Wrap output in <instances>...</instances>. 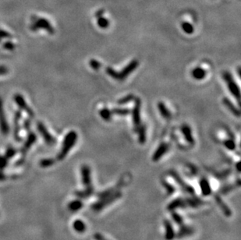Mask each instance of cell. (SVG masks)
<instances>
[{
    "instance_id": "31",
    "label": "cell",
    "mask_w": 241,
    "mask_h": 240,
    "mask_svg": "<svg viewBox=\"0 0 241 240\" xmlns=\"http://www.w3.org/2000/svg\"><path fill=\"white\" fill-rule=\"evenodd\" d=\"M112 115H113L112 111H110L108 108H103L102 110H101V112H100V115H101V118L104 120H105V121H109V120H111Z\"/></svg>"
},
{
    "instance_id": "34",
    "label": "cell",
    "mask_w": 241,
    "mask_h": 240,
    "mask_svg": "<svg viewBox=\"0 0 241 240\" xmlns=\"http://www.w3.org/2000/svg\"><path fill=\"white\" fill-rule=\"evenodd\" d=\"M112 113L118 115H127L130 113V110L127 108H114L112 111Z\"/></svg>"
},
{
    "instance_id": "10",
    "label": "cell",
    "mask_w": 241,
    "mask_h": 240,
    "mask_svg": "<svg viewBox=\"0 0 241 240\" xmlns=\"http://www.w3.org/2000/svg\"><path fill=\"white\" fill-rule=\"evenodd\" d=\"M170 175H171V176H172V177L175 179V181L176 182V183H178L180 186L181 189H184L186 193H189V194H191V195H194V188H193L192 186H190L189 184H187V183H185V182L183 180L182 178H181L179 175L177 174L176 172L171 171Z\"/></svg>"
},
{
    "instance_id": "44",
    "label": "cell",
    "mask_w": 241,
    "mask_h": 240,
    "mask_svg": "<svg viewBox=\"0 0 241 240\" xmlns=\"http://www.w3.org/2000/svg\"><path fill=\"white\" fill-rule=\"evenodd\" d=\"M7 164V158L4 157H0V170H2Z\"/></svg>"
},
{
    "instance_id": "3",
    "label": "cell",
    "mask_w": 241,
    "mask_h": 240,
    "mask_svg": "<svg viewBox=\"0 0 241 240\" xmlns=\"http://www.w3.org/2000/svg\"><path fill=\"white\" fill-rule=\"evenodd\" d=\"M223 76L230 93L237 99L238 102H239V100H240V90H239V87L237 85V83L234 81L232 74L229 72H224Z\"/></svg>"
},
{
    "instance_id": "18",
    "label": "cell",
    "mask_w": 241,
    "mask_h": 240,
    "mask_svg": "<svg viewBox=\"0 0 241 240\" xmlns=\"http://www.w3.org/2000/svg\"><path fill=\"white\" fill-rule=\"evenodd\" d=\"M21 117H22V113L20 110L15 112V115H14V138L17 141H21L20 137L19 136V132H20L19 122H20Z\"/></svg>"
},
{
    "instance_id": "8",
    "label": "cell",
    "mask_w": 241,
    "mask_h": 240,
    "mask_svg": "<svg viewBox=\"0 0 241 240\" xmlns=\"http://www.w3.org/2000/svg\"><path fill=\"white\" fill-rule=\"evenodd\" d=\"M37 126L39 133L41 134V135L42 136L43 139H44L45 141L48 144H49V145H53V144H56V139H55V137H53L50 134H49L47 128H46L45 126L42 122H38Z\"/></svg>"
},
{
    "instance_id": "50",
    "label": "cell",
    "mask_w": 241,
    "mask_h": 240,
    "mask_svg": "<svg viewBox=\"0 0 241 240\" xmlns=\"http://www.w3.org/2000/svg\"><path fill=\"white\" fill-rule=\"evenodd\" d=\"M105 240H106V239H105Z\"/></svg>"
},
{
    "instance_id": "37",
    "label": "cell",
    "mask_w": 241,
    "mask_h": 240,
    "mask_svg": "<svg viewBox=\"0 0 241 240\" xmlns=\"http://www.w3.org/2000/svg\"><path fill=\"white\" fill-rule=\"evenodd\" d=\"M89 65L90 66H91L93 69H95V70H98L101 66V63L98 62V60H96V59H91V60H90Z\"/></svg>"
},
{
    "instance_id": "17",
    "label": "cell",
    "mask_w": 241,
    "mask_h": 240,
    "mask_svg": "<svg viewBox=\"0 0 241 240\" xmlns=\"http://www.w3.org/2000/svg\"><path fill=\"white\" fill-rule=\"evenodd\" d=\"M178 208H186L185 200L184 198L178 197L176 199H173L169 204L168 205V210L170 211H173Z\"/></svg>"
},
{
    "instance_id": "43",
    "label": "cell",
    "mask_w": 241,
    "mask_h": 240,
    "mask_svg": "<svg viewBox=\"0 0 241 240\" xmlns=\"http://www.w3.org/2000/svg\"><path fill=\"white\" fill-rule=\"evenodd\" d=\"M16 153H17V151H16L15 149H14L11 147V148H9L8 150L6 151L5 157H6V158H10V157H12L13 156L16 154Z\"/></svg>"
},
{
    "instance_id": "33",
    "label": "cell",
    "mask_w": 241,
    "mask_h": 240,
    "mask_svg": "<svg viewBox=\"0 0 241 240\" xmlns=\"http://www.w3.org/2000/svg\"><path fill=\"white\" fill-rule=\"evenodd\" d=\"M134 98H135L134 95L130 94V95H127V96L120 98V99L118 101V104L119 105H125V104L128 103V102H130L131 101L134 100Z\"/></svg>"
},
{
    "instance_id": "32",
    "label": "cell",
    "mask_w": 241,
    "mask_h": 240,
    "mask_svg": "<svg viewBox=\"0 0 241 240\" xmlns=\"http://www.w3.org/2000/svg\"><path fill=\"white\" fill-rule=\"evenodd\" d=\"M171 215H172V220L174 221V222H175V223H176L177 225H179V226H180V225H182L183 224H184V219H183V218L179 215V214H177L176 212H175L173 211H172Z\"/></svg>"
},
{
    "instance_id": "36",
    "label": "cell",
    "mask_w": 241,
    "mask_h": 240,
    "mask_svg": "<svg viewBox=\"0 0 241 240\" xmlns=\"http://www.w3.org/2000/svg\"><path fill=\"white\" fill-rule=\"evenodd\" d=\"M106 73H108L109 76H111L112 78L119 80V72L116 71L114 69H113L112 67H107L106 68Z\"/></svg>"
},
{
    "instance_id": "39",
    "label": "cell",
    "mask_w": 241,
    "mask_h": 240,
    "mask_svg": "<svg viewBox=\"0 0 241 240\" xmlns=\"http://www.w3.org/2000/svg\"><path fill=\"white\" fill-rule=\"evenodd\" d=\"M162 184H163V186H165L167 193H169V195L172 194V193H173L174 192H175V188H174V186H172V185L169 184V183H167V182H165V181L162 183Z\"/></svg>"
},
{
    "instance_id": "16",
    "label": "cell",
    "mask_w": 241,
    "mask_h": 240,
    "mask_svg": "<svg viewBox=\"0 0 241 240\" xmlns=\"http://www.w3.org/2000/svg\"><path fill=\"white\" fill-rule=\"evenodd\" d=\"M200 187L203 196H207L211 193V185L205 177H202L200 180Z\"/></svg>"
},
{
    "instance_id": "28",
    "label": "cell",
    "mask_w": 241,
    "mask_h": 240,
    "mask_svg": "<svg viewBox=\"0 0 241 240\" xmlns=\"http://www.w3.org/2000/svg\"><path fill=\"white\" fill-rule=\"evenodd\" d=\"M136 132L138 134V140L139 143L141 144H143L146 141V127L144 125H140V126L139 127Z\"/></svg>"
},
{
    "instance_id": "22",
    "label": "cell",
    "mask_w": 241,
    "mask_h": 240,
    "mask_svg": "<svg viewBox=\"0 0 241 240\" xmlns=\"http://www.w3.org/2000/svg\"><path fill=\"white\" fill-rule=\"evenodd\" d=\"M94 193V187L85 188L82 191L75 192V195L77 196L79 199H86L91 196Z\"/></svg>"
},
{
    "instance_id": "21",
    "label": "cell",
    "mask_w": 241,
    "mask_h": 240,
    "mask_svg": "<svg viewBox=\"0 0 241 240\" xmlns=\"http://www.w3.org/2000/svg\"><path fill=\"white\" fill-rule=\"evenodd\" d=\"M36 140H37V136L35 135V134H34V133L32 132L29 133L27 141H26L25 144H24V147L22 148V154H25L26 153H27V150L32 146V144L35 142Z\"/></svg>"
},
{
    "instance_id": "48",
    "label": "cell",
    "mask_w": 241,
    "mask_h": 240,
    "mask_svg": "<svg viewBox=\"0 0 241 240\" xmlns=\"http://www.w3.org/2000/svg\"><path fill=\"white\" fill-rule=\"evenodd\" d=\"M236 167H237V170L238 172L240 171V168H239V162H238L237 164H236Z\"/></svg>"
},
{
    "instance_id": "19",
    "label": "cell",
    "mask_w": 241,
    "mask_h": 240,
    "mask_svg": "<svg viewBox=\"0 0 241 240\" xmlns=\"http://www.w3.org/2000/svg\"><path fill=\"white\" fill-rule=\"evenodd\" d=\"M215 199L216 203H218V205L219 206L220 209L223 211V214H224L226 217L231 216L232 215L231 210L229 209V207L225 203V202L223 201V199L221 198V196H219V195H215Z\"/></svg>"
},
{
    "instance_id": "15",
    "label": "cell",
    "mask_w": 241,
    "mask_h": 240,
    "mask_svg": "<svg viewBox=\"0 0 241 240\" xmlns=\"http://www.w3.org/2000/svg\"><path fill=\"white\" fill-rule=\"evenodd\" d=\"M164 226H165V240H173L176 236V233L174 232V228L172 223L169 220H165L164 221Z\"/></svg>"
},
{
    "instance_id": "13",
    "label": "cell",
    "mask_w": 241,
    "mask_h": 240,
    "mask_svg": "<svg viewBox=\"0 0 241 240\" xmlns=\"http://www.w3.org/2000/svg\"><path fill=\"white\" fill-rule=\"evenodd\" d=\"M184 200H185L186 207L197 208L204 204L202 199L194 195H191V196L184 198Z\"/></svg>"
},
{
    "instance_id": "40",
    "label": "cell",
    "mask_w": 241,
    "mask_h": 240,
    "mask_svg": "<svg viewBox=\"0 0 241 240\" xmlns=\"http://www.w3.org/2000/svg\"><path fill=\"white\" fill-rule=\"evenodd\" d=\"M3 48L5 49H6V50H8V51H13V50H14V49L16 48V45L14 42L8 41L4 43Z\"/></svg>"
},
{
    "instance_id": "46",
    "label": "cell",
    "mask_w": 241,
    "mask_h": 240,
    "mask_svg": "<svg viewBox=\"0 0 241 240\" xmlns=\"http://www.w3.org/2000/svg\"><path fill=\"white\" fill-rule=\"evenodd\" d=\"M24 129H25L27 131H29L30 130V118H27V119H26L25 121L24 122Z\"/></svg>"
},
{
    "instance_id": "6",
    "label": "cell",
    "mask_w": 241,
    "mask_h": 240,
    "mask_svg": "<svg viewBox=\"0 0 241 240\" xmlns=\"http://www.w3.org/2000/svg\"><path fill=\"white\" fill-rule=\"evenodd\" d=\"M14 101H15L16 104H17V105H18L21 109L24 110V112L29 115V117H30V118H34V112H33V110L27 105L25 100H24V97H23L22 95H20V94H16V95H14Z\"/></svg>"
},
{
    "instance_id": "42",
    "label": "cell",
    "mask_w": 241,
    "mask_h": 240,
    "mask_svg": "<svg viewBox=\"0 0 241 240\" xmlns=\"http://www.w3.org/2000/svg\"><path fill=\"white\" fill-rule=\"evenodd\" d=\"M10 37H12V34L4 30L0 29V38H10Z\"/></svg>"
},
{
    "instance_id": "30",
    "label": "cell",
    "mask_w": 241,
    "mask_h": 240,
    "mask_svg": "<svg viewBox=\"0 0 241 240\" xmlns=\"http://www.w3.org/2000/svg\"><path fill=\"white\" fill-rule=\"evenodd\" d=\"M181 27H182L183 31L186 33V34H191L194 33V28L193 27V25L191 24L188 22H184L181 24Z\"/></svg>"
},
{
    "instance_id": "41",
    "label": "cell",
    "mask_w": 241,
    "mask_h": 240,
    "mask_svg": "<svg viewBox=\"0 0 241 240\" xmlns=\"http://www.w3.org/2000/svg\"><path fill=\"white\" fill-rule=\"evenodd\" d=\"M234 189V186H232V185H229V186H224L223 188H222L221 189H220V193H222V194H226L227 193H229V192H230L231 190H233V189Z\"/></svg>"
},
{
    "instance_id": "29",
    "label": "cell",
    "mask_w": 241,
    "mask_h": 240,
    "mask_svg": "<svg viewBox=\"0 0 241 240\" xmlns=\"http://www.w3.org/2000/svg\"><path fill=\"white\" fill-rule=\"evenodd\" d=\"M97 24H98L100 28L106 29L108 28L109 25V21L105 17H98V20H97Z\"/></svg>"
},
{
    "instance_id": "49",
    "label": "cell",
    "mask_w": 241,
    "mask_h": 240,
    "mask_svg": "<svg viewBox=\"0 0 241 240\" xmlns=\"http://www.w3.org/2000/svg\"><path fill=\"white\" fill-rule=\"evenodd\" d=\"M1 40H2V39H1V38H0V41H1Z\"/></svg>"
},
{
    "instance_id": "23",
    "label": "cell",
    "mask_w": 241,
    "mask_h": 240,
    "mask_svg": "<svg viewBox=\"0 0 241 240\" xmlns=\"http://www.w3.org/2000/svg\"><path fill=\"white\" fill-rule=\"evenodd\" d=\"M192 76L195 79L201 80L206 76V71L201 67H196L192 71Z\"/></svg>"
},
{
    "instance_id": "4",
    "label": "cell",
    "mask_w": 241,
    "mask_h": 240,
    "mask_svg": "<svg viewBox=\"0 0 241 240\" xmlns=\"http://www.w3.org/2000/svg\"><path fill=\"white\" fill-rule=\"evenodd\" d=\"M135 105L132 111V119H133L134 130L137 131L141 125L140 122V108H141V101L139 98H135Z\"/></svg>"
},
{
    "instance_id": "45",
    "label": "cell",
    "mask_w": 241,
    "mask_h": 240,
    "mask_svg": "<svg viewBox=\"0 0 241 240\" xmlns=\"http://www.w3.org/2000/svg\"><path fill=\"white\" fill-rule=\"evenodd\" d=\"M9 73V69L6 66H0V75H5Z\"/></svg>"
},
{
    "instance_id": "26",
    "label": "cell",
    "mask_w": 241,
    "mask_h": 240,
    "mask_svg": "<svg viewBox=\"0 0 241 240\" xmlns=\"http://www.w3.org/2000/svg\"><path fill=\"white\" fill-rule=\"evenodd\" d=\"M68 207H69V211H71L73 212L78 211L79 210H81V208L83 207V203L81 200V199H76V200L71 201L70 203H69Z\"/></svg>"
},
{
    "instance_id": "12",
    "label": "cell",
    "mask_w": 241,
    "mask_h": 240,
    "mask_svg": "<svg viewBox=\"0 0 241 240\" xmlns=\"http://www.w3.org/2000/svg\"><path fill=\"white\" fill-rule=\"evenodd\" d=\"M169 145L167 143H162L158 147V148L156 149V151H155V153L153 154L152 156V161H159L167 152L169 151Z\"/></svg>"
},
{
    "instance_id": "38",
    "label": "cell",
    "mask_w": 241,
    "mask_h": 240,
    "mask_svg": "<svg viewBox=\"0 0 241 240\" xmlns=\"http://www.w3.org/2000/svg\"><path fill=\"white\" fill-rule=\"evenodd\" d=\"M224 145L226 148L230 150V151H233V150L236 148V144H235V142L233 140H227V141H226L224 142Z\"/></svg>"
},
{
    "instance_id": "9",
    "label": "cell",
    "mask_w": 241,
    "mask_h": 240,
    "mask_svg": "<svg viewBox=\"0 0 241 240\" xmlns=\"http://www.w3.org/2000/svg\"><path fill=\"white\" fill-rule=\"evenodd\" d=\"M0 130L3 135H7L9 134L10 129H9L8 122L6 118L5 111L3 108V102L2 99L0 98Z\"/></svg>"
},
{
    "instance_id": "5",
    "label": "cell",
    "mask_w": 241,
    "mask_h": 240,
    "mask_svg": "<svg viewBox=\"0 0 241 240\" xmlns=\"http://www.w3.org/2000/svg\"><path fill=\"white\" fill-rule=\"evenodd\" d=\"M44 29L50 34H53L55 33V29L52 27L50 23L46 21L44 18H38L36 21H34L32 25L30 26V29L32 31H38V29Z\"/></svg>"
},
{
    "instance_id": "35",
    "label": "cell",
    "mask_w": 241,
    "mask_h": 240,
    "mask_svg": "<svg viewBox=\"0 0 241 240\" xmlns=\"http://www.w3.org/2000/svg\"><path fill=\"white\" fill-rule=\"evenodd\" d=\"M55 163V160L53 158H45L40 161V165L42 168H47L52 165Z\"/></svg>"
},
{
    "instance_id": "14",
    "label": "cell",
    "mask_w": 241,
    "mask_h": 240,
    "mask_svg": "<svg viewBox=\"0 0 241 240\" xmlns=\"http://www.w3.org/2000/svg\"><path fill=\"white\" fill-rule=\"evenodd\" d=\"M194 233V229L193 227L183 224L182 225L180 226V229L178 232L176 234V236L177 237V238H185V237L191 236Z\"/></svg>"
},
{
    "instance_id": "25",
    "label": "cell",
    "mask_w": 241,
    "mask_h": 240,
    "mask_svg": "<svg viewBox=\"0 0 241 240\" xmlns=\"http://www.w3.org/2000/svg\"><path fill=\"white\" fill-rule=\"evenodd\" d=\"M223 104L226 105V108H227L233 115L237 117H239V115H240V114H239V110L237 109L228 98H224V99H223Z\"/></svg>"
},
{
    "instance_id": "47",
    "label": "cell",
    "mask_w": 241,
    "mask_h": 240,
    "mask_svg": "<svg viewBox=\"0 0 241 240\" xmlns=\"http://www.w3.org/2000/svg\"><path fill=\"white\" fill-rule=\"evenodd\" d=\"M94 238H95V240H105V237L103 236L101 233L95 234V235H94Z\"/></svg>"
},
{
    "instance_id": "2",
    "label": "cell",
    "mask_w": 241,
    "mask_h": 240,
    "mask_svg": "<svg viewBox=\"0 0 241 240\" xmlns=\"http://www.w3.org/2000/svg\"><path fill=\"white\" fill-rule=\"evenodd\" d=\"M123 194L122 192L120 191V189L117 190V191L113 193V194L109 195L107 196H105L103 198H100L98 199V200L97 202H95L94 204L91 206V208L94 211L98 212L101 210L104 209L105 207H106L109 205L112 204L113 203H114L115 201H117V199H120L122 197Z\"/></svg>"
},
{
    "instance_id": "7",
    "label": "cell",
    "mask_w": 241,
    "mask_h": 240,
    "mask_svg": "<svg viewBox=\"0 0 241 240\" xmlns=\"http://www.w3.org/2000/svg\"><path fill=\"white\" fill-rule=\"evenodd\" d=\"M138 65H139L138 61L136 60V59H134V60L130 62L127 66H126L124 68H123V69L122 70V71L119 72V80L121 81V80H123V79H126L129 75L131 74V73L134 71L135 69H137Z\"/></svg>"
},
{
    "instance_id": "24",
    "label": "cell",
    "mask_w": 241,
    "mask_h": 240,
    "mask_svg": "<svg viewBox=\"0 0 241 240\" xmlns=\"http://www.w3.org/2000/svg\"><path fill=\"white\" fill-rule=\"evenodd\" d=\"M158 109L160 112L161 115L165 118H169L171 117V112L168 108L165 105L163 102H159L158 103Z\"/></svg>"
},
{
    "instance_id": "20",
    "label": "cell",
    "mask_w": 241,
    "mask_h": 240,
    "mask_svg": "<svg viewBox=\"0 0 241 240\" xmlns=\"http://www.w3.org/2000/svg\"><path fill=\"white\" fill-rule=\"evenodd\" d=\"M181 131H182V134L184 136V138H185L186 141L189 144H194V137H193L192 130H191V127L187 125H184L182 128H181Z\"/></svg>"
},
{
    "instance_id": "27",
    "label": "cell",
    "mask_w": 241,
    "mask_h": 240,
    "mask_svg": "<svg viewBox=\"0 0 241 240\" xmlns=\"http://www.w3.org/2000/svg\"><path fill=\"white\" fill-rule=\"evenodd\" d=\"M73 228L77 232H79V233H83L85 232V231L86 230V225L85 224V222L81 221V220H76L74 222H73Z\"/></svg>"
},
{
    "instance_id": "1",
    "label": "cell",
    "mask_w": 241,
    "mask_h": 240,
    "mask_svg": "<svg viewBox=\"0 0 241 240\" xmlns=\"http://www.w3.org/2000/svg\"><path fill=\"white\" fill-rule=\"evenodd\" d=\"M77 134L75 131H69L66 134L64 138V141H63V143H62L61 151L59 153L57 156V158L59 160H60V161L61 160H63L66 157V155L69 152L71 148L74 147L75 144L77 142Z\"/></svg>"
},
{
    "instance_id": "11",
    "label": "cell",
    "mask_w": 241,
    "mask_h": 240,
    "mask_svg": "<svg viewBox=\"0 0 241 240\" xmlns=\"http://www.w3.org/2000/svg\"><path fill=\"white\" fill-rule=\"evenodd\" d=\"M81 179H82L83 185L85 186V188L93 187L91 169L88 165H83L81 167Z\"/></svg>"
}]
</instances>
